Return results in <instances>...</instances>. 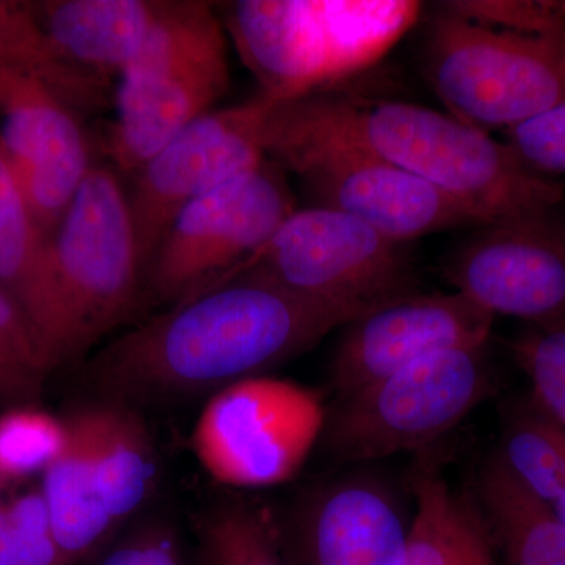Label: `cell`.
I'll use <instances>...</instances> for the list:
<instances>
[{"label": "cell", "instance_id": "cell-1", "mask_svg": "<svg viewBox=\"0 0 565 565\" xmlns=\"http://www.w3.org/2000/svg\"><path fill=\"white\" fill-rule=\"evenodd\" d=\"M359 318L245 267L110 341L88 366L106 399H191L267 375Z\"/></svg>", "mask_w": 565, "mask_h": 565}, {"label": "cell", "instance_id": "cell-2", "mask_svg": "<svg viewBox=\"0 0 565 565\" xmlns=\"http://www.w3.org/2000/svg\"><path fill=\"white\" fill-rule=\"evenodd\" d=\"M291 103L319 128L433 185L478 226L553 217L563 203L559 182L449 111L329 92Z\"/></svg>", "mask_w": 565, "mask_h": 565}, {"label": "cell", "instance_id": "cell-3", "mask_svg": "<svg viewBox=\"0 0 565 565\" xmlns=\"http://www.w3.org/2000/svg\"><path fill=\"white\" fill-rule=\"evenodd\" d=\"M143 286L128 195L117 174L93 167L44 245L22 315L58 367L118 329L136 311Z\"/></svg>", "mask_w": 565, "mask_h": 565}, {"label": "cell", "instance_id": "cell-4", "mask_svg": "<svg viewBox=\"0 0 565 565\" xmlns=\"http://www.w3.org/2000/svg\"><path fill=\"white\" fill-rule=\"evenodd\" d=\"M419 11L405 0H239L223 25L262 95L291 102L373 66Z\"/></svg>", "mask_w": 565, "mask_h": 565}, {"label": "cell", "instance_id": "cell-5", "mask_svg": "<svg viewBox=\"0 0 565 565\" xmlns=\"http://www.w3.org/2000/svg\"><path fill=\"white\" fill-rule=\"evenodd\" d=\"M230 85L228 35L214 6L162 0L136 58L120 74L111 159L137 174L211 111Z\"/></svg>", "mask_w": 565, "mask_h": 565}, {"label": "cell", "instance_id": "cell-6", "mask_svg": "<svg viewBox=\"0 0 565 565\" xmlns=\"http://www.w3.org/2000/svg\"><path fill=\"white\" fill-rule=\"evenodd\" d=\"M441 9L424 71L446 111L482 131H508L565 103V32L493 28Z\"/></svg>", "mask_w": 565, "mask_h": 565}, {"label": "cell", "instance_id": "cell-7", "mask_svg": "<svg viewBox=\"0 0 565 565\" xmlns=\"http://www.w3.org/2000/svg\"><path fill=\"white\" fill-rule=\"evenodd\" d=\"M267 99L266 158L296 173L316 206L345 212L404 244L426 234L476 225L433 185L319 128L292 103Z\"/></svg>", "mask_w": 565, "mask_h": 565}, {"label": "cell", "instance_id": "cell-8", "mask_svg": "<svg viewBox=\"0 0 565 565\" xmlns=\"http://www.w3.org/2000/svg\"><path fill=\"white\" fill-rule=\"evenodd\" d=\"M484 349L434 353L338 397L322 434L330 455L370 462L435 444L489 394Z\"/></svg>", "mask_w": 565, "mask_h": 565}, {"label": "cell", "instance_id": "cell-9", "mask_svg": "<svg viewBox=\"0 0 565 565\" xmlns=\"http://www.w3.org/2000/svg\"><path fill=\"white\" fill-rule=\"evenodd\" d=\"M326 423L315 390L258 375L212 394L193 429L192 448L214 481L266 489L299 473Z\"/></svg>", "mask_w": 565, "mask_h": 565}, {"label": "cell", "instance_id": "cell-10", "mask_svg": "<svg viewBox=\"0 0 565 565\" xmlns=\"http://www.w3.org/2000/svg\"><path fill=\"white\" fill-rule=\"evenodd\" d=\"M280 170L266 159L185 206L148 266L152 296L180 303L243 270L296 211Z\"/></svg>", "mask_w": 565, "mask_h": 565}, {"label": "cell", "instance_id": "cell-11", "mask_svg": "<svg viewBox=\"0 0 565 565\" xmlns=\"http://www.w3.org/2000/svg\"><path fill=\"white\" fill-rule=\"evenodd\" d=\"M245 267L356 316L407 294L412 275L404 243L323 206L294 211Z\"/></svg>", "mask_w": 565, "mask_h": 565}, {"label": "cell", "instance_id": "cell-12", "mask_svg": "<svg viewBox=\"0 0 565 565\" xmlns=\"http://www.w3.org/2000/svg\"><path fill=\"white\" fill-rule=\"evenodd\" d=\"M267 106L269 99L258 95L239 106L207 111L136 174L128 200L145 273L185 206L266 161Z\"/></svg>", "mask_w": 565, "mask_h": 565}, {"label": "cell", "instance_id": "cell-13", "mask_svg": "<svg viewBox=\"0 0 565 565\" xmlns=\"http://www.w3.org/2000/svg\"><path fill=\"white\" fill-rule=\"evenodd\" d=\"M445 277L493 318L565 321V230L553 217L479 226L446 262Z\"/></svg>", "mask_w": 565, "mask_h": 565}, {"label": "cell", "instance_id": "cell-14", "mask_svg": "<svg viewBox=\"0 0 565 565\" xmlns=\"http://www.w3.org/2000/svg\"><path fill=\"white\" fill-rule=\"evenodd\" d=\"M493 316L459 292L404 294L353 319L332 363L338 397L434 353L486 348Z\"/></svg>", "mask_w": 565, "mask_h": 565}, {"label": "cell", "instance_id": "cell-15", "mask_svg": "<svg viewBox=\"0 0 565 565\" xmlns=\"http://www.w3.org/2000/svg\"><path fill=\"white\" fill-rule=\"evenodd\" d=\"M408 531L392 489L366 475L318 487L277 519L286 565H404Z\"/></svg>", "mask_w": 565, "mask_h": 565}, {"label": "cell", "instance_id": "cell-16", "mask_svg": "<svg viewBox=\"0 0 565 565\" xmlns=\"http://www.w3.org/2000/svg\"><path fill=\"white\" fill-rule=\"evenodd\" d=\"M0 152L46 239L90 174V150L74 111L50 92L3 114Z\"/></svg>", "mask_w": 565, "mask_h": 565}, {"label": "cell", "instance_id": "cell-17", "mask_svg": "<svg viewBox=\"0 0 565 565\" xmlns=\"http://www.w3.org/2000/svg\"><path fill=\"white\" fill-rule=\"evenodd\" d=\"M61 455L43 473L41 497L65 565L95 559L118 533L104 503L92 451L87 405L66 415Z\"/></svg>", "mask_w": 565, "mask_h": 565}, {"label": "cell", "instance_id": "cell-18", "mask_svg": "<svg viewBox=\"0 0 565 565\" xmlns=\"http://www.w3.org/2000/svg\"><path fill=\"white\" fill-rule=\"evenodd\" d=\"M31 6L71 61L109 81L139 54L162 0H40Z\"/></svg>", "mask_w": 565, "mask_h": 565}, {"label": "cell", "instance_id": "cell-19", "mask_svg": "<svg viewBox=\"0 0 565 565\" xmlns=\"http://www.w3.org/2000/svg\"><path fill=\"white\" fill-rule=\"evenodd\" d=\"M87 408L104 503L120 531L154 492L159 475L156 446L132 405L104 399L87 404Z\"/></svg>", "mask_w": 565, "mask_h": 565}, {"label": "cell", "instance_id": "cell-20", "mask_svg": "<svg viewBox=\"0 0 565 565\" xmlns=\"http://www.w3.org/2000/svg\"><path fill=\"white\" fill-rule=\"evenodd\" d=\"M414 494L404 565H501L476 501L452 492L433 470L415 476Z\"/></svg>", "mask_w": 565, "mask_h": 565}, {"label": "cell", "instance_id": "cell-21", "mask_svg": "<svg viewBox=\"0 0 565 565\" xmlns=\"http://www.w3.org/2000/svg\"><path fill=\"white\" fill-rule=\"evenodd\" d=\"M478 504L501 565H565V527L501 462L490 457L478 476Z\"/></svg>", "mask_w": 565, "mask_h": 565}, {"label": "cell", "instance_id": "cell-22", "mask_svg": "<svg viewBox=\"0 0 565 565\" xmlns=\"http://www.w3.org/2000/svg\"><path fill=\"white\" fill-rule=\"evenodd\" d=\"M0 65L39 82L73 111L106 106L109 81L71 61L44 31L31 2L0 0Z\"/></svg>", "mask_w": 565, "mask_h": 565}, {"label": "cell", "instance_id": "cell-23", "mask_svg": "<svg viewBox=\"0 0 565 565\" xmlns=\"http://www.w3.org/2000/svg\"><path fill=\"white\" fill-rule=\"evenodd\" d=\"M200 565H286L277 519L244 500L212 505L196 522Z\"/></svg>", "mask_w": 565, "mask_h": 565}, {"label": "cell", "instance_id": "cell-24", "mask_svg": "<svg viewBox=\"0 0 565 565\" xmlns=\"http://www.w3.org/2000/svg\"><path fill=\"white\" fill-rule=\"evenodd\" d=\"M501 462L535 500L550 505L564 489L563 438L533 404L515 408L505 424Z\"/></svg>", "mask_w": 565, "mask_h": 565}, {"label": "cell", "instance_id": "cell-25", "mask_svg": "<svg viewBox=\"0 0 565 565\" xmlns=\"http://www.w3.org/2000/svg\"><path fill=\"white\" fill-rule=\"evenodd\" d=\"M46 237L0 152V292L22 307L35 280Z\"/></svg>", "mask_w": 565, "mask_h": 565}, {"label": "cell", "instance_id": "cell-26", "mask_svg": "<svg viewBox=\"0 0 565 565\" xmlns=\"http://www.w3.org/2000/svg\"><path fill=\"white\" fill-rule=\"evenodd\" d=\"M54 370L31 323L18 305L0 292V404H33Z\"/></svg>", "mask_w": 565, "mask_h": 565}, {"label": "cell", "instance_id": "cell-27", "mask_svg": "<svg viewBox=\"0 0 565 565\" xmlns=\"http://www.w3.org/2000/svg\"><path fill=\"white\" fill-rule=\"evenodd\" d=\"M65 440V419L33 404L7 408L0 415V478L7 482L43 475Z\"/></svg>", "mask_w": 565, "mask_h": 565}, {"label": "cell", "instance_id": "cell-28", "mask_svg": "<svg viewBox=\"0 0 565 565\" xmlns=\"http://www.w3.org/2000/svg\"><path fill=\"white\" fill-rule=\"evenodd\" d=\"M512 349L530 379V403L565 434V321L531 326Z\"/></svg>", "mask_w": 565, "mask_h": 565}, {"label": "cell", "instance_id": "cell-29", "mask_svg": "<svg viewBox=\"0 0 565 565\" xmlns=\"http://www.w3.org/2000/svg\"><path fill=\"white\" fill-rule=\"evenodd\" d=\"M0 565H65L40 490L0 503Z\"/></svg>", "mask_w": 565, "mask_h": 565}, {"label": "cell", "instance_id": "cell-30", "mask_svg": "<svg viewBox=\"0 0 565 565\" xmlns=\"http://www.w3.org/2000/svg\"><path fill=\"white\" fill-rule=\"evenodd\" d=\"M93 565H185L180 533L163 516H147L115 535Z\"/></svg>", "mask_w": 565, "mask_h": 565}, {"label": "cell", "instance_id": "cell-31", "mask_svg": "<svg viewBox=\"0 0 565 565\" xmlns=\"http://www.w3.org/2000/svg\"><path fill=\"white\" fill-rule=\"evenodd\" d=\"M505 143L535 172L565 174V103L508 129Z\"/></svg>", "mask_w": 565, "mask_h": 565}, {"label": "cell", "instance_id": "cell-32", "mask_svg": "<svg viewBox=\"0 0 565 565\" xmlns=\"http://www.w3.org/2000/svg\"><path fill=\"white\" fill-rule=\"evenodd\" d=\"M43 92L47 90L39 82L0 65V111L2 114H7L18 104L35 98L36 95Z\"/></svg>", "mask_w": 565, "mask_h": 565}, {"label": "cell", "instance_id": "cell-33", "mask_svg": "<svg viewBox=\"0 0 565 565\" xmlns=\"http://www.w3.org/2000/svg\"><path fill=\"white\" fill-rule=\"evenodd\" d=\"M546 2L556 28L565 32V0H546Z\"/></svg>", "mask_w": 565, "mask_h": 565}, {"label": "cell", "instance_id": "cell-34", "mask_svg": "<svg viewBox=\"0 0 565 565\" xmlns=\"http://www.w3.org/2000/svg\"><path fill=\"white\" fill-rule=\"evenodd\" d=\"M3 484H6V481H3L2 478H0V489H2Z\"/></svg>", "mask_w": 565, "mask_h": 565}]
</instances>
